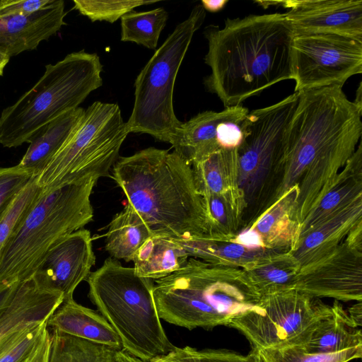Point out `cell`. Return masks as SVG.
Segmentation results:
<instances>
[{
  "label": "cell",
  "instance_id": "36",
  "mask_svg": "<svg viewBox=\"0 0 362 362\" xmlns=\"http://www.w3.org/2000/svg\"><path fill=\"white\" fill-rule=\"evenodd\" d=\"M34 177L18 196L0 222V253L16 227L23 221L40 196L42 188Z\"/></svg>",
  "mask_w": 362,
  "mask_h": 362
},
{
  "label": "cell",
  "instance_id": "1",
  "mask_svg": "<svg viewBox=\"0 0 362 362\" xmlns=\"http://www.w3.org/2000/svg\"><path fill=\"white\" fill-rule=\"evenodd\" d=\"M205 78L208 91L225 107L240 105L272 86L293 80L291 45L294 32L285 13L251 14L227 18L224 26L210 25Z\"/></svg>",
  "mask_w": 362,
  "mask_h": 362
},
{
  "label": "cell",
  "instance_id": "25",
  "mask_svg": "<svg viewBox=\"0 0 362 362\" xmlns=\"http://www.w3.org/2000/svg\"><path fill=\"white\" fill-rule=\"evenodd\" d=\"M191 167L197 189L202 196L242 194L238 187V148H220Z\"/></svg>",
  "mask_w": 362,
  "mask_h": 362
},
{
  "label": "cell",
  "instance_id": "47",
  "mask_svg": "<svg viewBox=\"0 0 362 362\" xmlns=\"http://www.w3.org/2000/svg\"><path fill=\"white\" fill-rule=\"evenodd\" d=\"M358 107L362 109V89L361 83L359 84L356 90V99L353 101Z\"/></svg>",
  "mask_w": 362,
  "mask_h": 362
},
{
  "label": "cell",
  "instance_id": "3",
  "mask_svg": "<svg viewBox=\"0 0 362 362\" xmlns=\"http://www.w3.org/2000/svg\"><path fill=\"white\" fill-rule=\"evenodd\" d=\"M298 93L275 170L281 179L267 206L297 185L310 165L334 156L351 157L362 135V109L348 99L342 88Z\"/></svg>",
  "mask_w": 362,
  "mask_h": 362
},
{
  "label": "cell",
  "instance_id": "18",
  "mask_svg": "<svg viewBox=\"0 0 362 362\" xmlns=\"http://www.w3.org/2000/svg\"><path fill=\"white\" fill-rule=\"evenodd\" d=\"M327 315L319 319L285 344L298 346L309 354H333L362 346V332L351 322L338 300Z\"/></svg>",
  "mask_w": 362,
  "mask_h": 362
},
{
  "label": "cell",
  "instance_id": "13",
  "mask_svg": "<svg viewBox=\"0 0 362 362\" xmlns=\"http://www.w3.org/2000/svg\"><path fill=\"white\" fill-rule=\"evenodd\" d=\"M293 288L314 298L362 300V231L355 229L334 251L300 267Z\"/></svg>",
  "mask_w": 362,
  "mask_h": 362
},
{
  "label": "cell",
  "instance_id": "46",
  "mask_svg": "<svg viewBox=\"0 0 362 362\" xmlns=\"http://www.w3.org/2000/svg\"><path fill=\"white\" fill-rule=\"evenodd\" d=\"M118 362H144L138 358H136L124 350L117 351Z\"/></svg>",
  "mask_w": 362,
  "mask_h": 362
},
{
  "label": "cell",
  "instance_id": "2",
  "mask_svg": "<svg viewBox=\"0 0 362 362\" xmlns=\"http://www.w3.org/2000/svg\"><path fill=\"white\" fill-rule=\"evenodd\" d=\"M112 177L153 235L209 238L203 197L192 167L175 151L148 147L120 157Z\"/></svg>",
  "mask_w": 362,
  "mask_h": 362
},
{
  "label": "cell",
  "instance_id": "35",
  "mask_svg": "<svg viewBox=\"0 0 362 362\" xmlns=\"http://www.w3.org/2000/svg\"><path fill=\"white\" fill-rule=\"evenodd\" d=\"M157 1L142 0H74V8L91 21H107L113 23L134 8L156 3Z\"/></svg>",
  "mask_w": 362,
  "mask_h": 362
},
{
  "label": "cell",
  "instance_id": "12",
  "mask_svg": "<svg viewBox=\"0 0 362 362\" xmlns=\"http://www.w3.org/2000/svg\"><path fill=\"white\" fill-rule=\"evenodd\" d=\"M291 70L295 92L342 88L362 73V41L335 33H294Z\"/></svg>",
  "mask_w": 362,
  "mask_h": 362
},
{
  "label": "cell",
  "instance_id": "24",
  "mask_svg": "<svg viewBox=\"0 0 362 362\" xmlns=\"http://www.w3.org/2000/svg\"><path fill=\"white\" fill-rule=\"evenodd\" d=\"M298 185L291 188L250 226L262 237L267 249L291 252L296 243L299 225L292 219Z\"/></svg>",
  "mask_w": 362,
  "mask_h": 362
},
{
  "label": "cell",
  "instance_id": "41",
  "mask_svg": "<svg viewBox=\"0 0 362 362\" xmlns=\"http://www.w3.org/2000/svg\"><path fill=\"white\" fill-rule=\"evenodd\" d=\"M194 348L189 346L175 348L166 355L158 357L149 362H197L194 354Z\"/></svg>",
  "mask_w": 362,
  "mask_h": 362
},
{
  "label": "cell",
  "instance_id": "10",
  "mask_svg": "<svg viewBox=\"0 0 362 362\" xmlns=\"http://www.w3.org/2000/svg\"><path fill=\"white\" fill-rule=\"evenodd\" d=\"M298 98V93L294 92L247 115L245 137L238 148V187L247 205L260 195L269 175L275 174Z\"/></svg>",
  "mask_w": 362,
  "mask_h": 362
},
{
  "label": "cell",
  "instance_id": "26",
  "mask_svg": "<svg viewBox=\"0 0 362 362\" xmlns=\"http://www.w3.org/2000/svg\"><path fill=\"white\" fill-rule=\"evenodd\" d=\"M300 267L289 251H275L243 269L260 296L293 288Z\"/></svg>",
  "mask_w": 362,
  "mask_h": 362
},
{
  "label": "cell",
  "instance_id": "4",
  "mask_svg": "<svg viewBox=\"0 0 362 362\" xmlns=\"http://www.w3.org/2000/svg\"><path fill=\"white\" fill-rule=\"evenodd\" d=\"M153 295L160 320L189 330L228 326L260 298L242 268L194 257L179 270L155 280Z\"/></svg>",
  "mask_w": 362,
  "mask_h": 362
},
{
  "label": "cell",
  "instance_id": "38",
  "mask_svg": "<svg viewBox=\"0 0 362 362\" xmlns=\"http://www.w3.org/2000/svg\"><path fill=\"white\" fill-rule=\"evenodd\" d=\"M197 362H263L259 351L252 349L247 355H240L226 350L194 349Z\"/></svg>",
  "mask_w": 362,
  "mask_h": 362
},
{
  "label": "cell",
  "instance_id": "15",
  "mask_svg": "<svg viewBox=\"0 0 362 362\" xmlns=\"http://www.w3.org/2000/svg\"><path fill=\"white\" fill-rule=\"evenodd\" d=\"M281 6L294 33H329L362 41L361 0H287Z\"/></svg>",
  "mask_w": 362,
  "mask_h": 362
},
{
  "label": "cell",
  "instance_id": "19",
  "mask_svg": "<svg viewBox=\"0 0 362 362\" xmlns=\"http://www.w3.org/2000/svg\"><path fill=\"white\" fill-rule=\"evenodd\" d=\"M362 223V198L334 214L303 238L291 252L304 267L334 251Z\"/></svg>",
  "mask_w": 362,
  "mask_h": 362
},
{
  "label": "cell",
  "instance_id": "32",
  "mask_svg": "<svg viewBox=\"0 0 362 362\" xmlns=\"http://www.w3.org/2000/svg\"><path fill=\"white\" fill-rule=\"evenodd\" d=\"M168 18V12L161 7L147 11H132L121 18V40L155 49Z\"/></svg>",
  "mask_w": 362,
  "mask_h": 362
},
{
  "label": "cell",
  "instance_id": "44",
  "mask_svg": "<svg viewBox=\"0 0 362 362\" xmlns=\"http://www.w3.org/2000/svg\"><path fill=\"white\" fill-rule=\"evenodd\" d=\"M349 318L352 325L358 328L361 326L362 322V303L358 301V303L349 308L347 312Z\"/></svg>",
  "mask_w": 362,
  "mask_h": 362
},
{
  "label": "cell",
  "instance_id": "17",
  "mask_svg": "<svg viewBox=\"0 0 362 362\" xmlns=\"http://www.w3.org/2000/svg\"><path fill=\"white\" fill-rule=\"evenodd\" d=\"M63 300L62 293L41 287L33 275L20 282L11 303L0 315V344L32 324L47 321Z\"/></svg>",
  "mask_w": 362,
  "mask_h": 362
},
{
  "label": "cell",
  "instance_id": "29",
  "mask_svg": "<svg viewBox=\"0 0 362 362\" xmlns=\"http://www.w3.org/2000/svg\"><path fill=\"white\" fill-rule=\"evenodd\" d=\"M105 249L117 260L132 261L152 233L141 216L127 204L109 223Z\"/></svg>",
  "mask_w": 362,
  "mask_h": 362
},
{
  "label": "cell",
  "instance_id": "23",
  "mask_svg": "<svg viewBox=\"0 0 362 362\" xmlns=\"http://www.w3.org/2000/svg\"><path fill=\"white\" fill-rule=\"evenodd\" d=\"M85 110L77 107L48 122L29 139L18 165L38 176L78 127Z\"/></svg>",
  "mask_w": 362,
  "mask_h": 362
},
{
  "label": "cell",
  "instance_id": "11",
  "mask_svg": "<svg viewBox=\"0 0 362 362\" xmlns=\"http://www.w3.org/2000/svg\"><path fill=\"white\" fill-rule=\"evenodd\" d=\"M331 310L319 298L291 288L260 296L228 327L239 330L258 351L289 341Z\"/></svg>",
  "mask_w": 362,
  "mask_h": 362
},
{
  "label": "cell",
  "instance_id": "42",
  "mask_svg": "<svg viewBox=\"0 0 362 362\" xmlns=\"http://www.w3.org/2000/svg\"><path fill=\"white\" fill-rule=\"evenodd\" d=\"M20 282L6 285L0 288V315L3 310L11 303L18 288Z\"/></svg>",
  "mask_w": 362,
  "mask_h": 362
},
{
  "label": "cell",
  "instance_id": "5",
  "mask_svg": "<svg viewBox=\"0 0 362 362\" xmlns=\"http://www.w3.org/2000/svg\"><path fill=\"white\" fill-rule=\"evenodd\" d=\"M86 281L89 298L119 336L124 351L149 362L175 348L156 309L153 280L108 257Z\"/></svg>",
  "mask_w": 362,
  "mask_h": 362
},
{
  "label": "cell",
  "instance_id": "34",
  "mask_svg": "<svg viewBox=\"0 0 362 362\" xmlns=\"http://www.w3.org/2000/svg\"><path fill=\"white\" fill-rule=\"evenodd\" d=\"M47 321L32 324L0 344V362H25L38 349L47 332Z\"/></svg>",
  "mask_w": 362,
  "mask_h": 362
},
{
  "label": "cell",
  "instance_id": "6",
  "mask_svg": "<svg viewBox=\"0 0 362 362\" xmlns=\"http://www.w3.org/2000/svg\"><path fill=\"white\" fill-rule=\"evenodd\" d=\"M97 179L42 189L0 253V288L28 279L48 250L93 221Z\"/></svg>",
  "mask_w": 362,
  "mask_h": 362
},
{
  "label": "cell",
  "instance_id": "16",
  "mask_svg": "<svg viewBox=\"0 0 362 362\" xmlns=\"http://www.w3.org/2000/svg\"><path fill=\"white\" fill-rule=\"evenodd\" d=\"M64 6L63 0H51L34 13L0 18V52L11 58L35 49L64 24Z\"/></svg>",
  "mask_w": 362,
  "mask_h": 362
},
{
  "label": "cell",
  "instance_id": "31",
  "mask_svg": "<svg viewBox=\"0 0 362 362\" xmlns=\"http://www.w3.org/2000/svg\"><path fill=\"white\" fill-rule=\"evenodd\" d=\"M47 362H118L117 351L52 329Z\"/></svg>",
  "mask_w": 362,
  "mask_h": 362
},
{
  "label": "cell",
  "instance_id": "39",
  "mask_svg": "<svg viewBox=\"0 0 362 362\" xmlns=\"http://www.w3.org/2000/svg\"><path fill=\"white\" fill-rule=\"evenodd\" d=\"M51 0H0V18L35 12Z\"/></svg>",
  "mask_w": 362,
  "mask_h": 362
},
{
  "label": "cell",
  "instance_id": "14",
  "mask_svg": "<svg viewBox=\"0 0 362 362\" xmlns=\"http://www.w3.org/2000/svg\"><path fill=\"white\" fill-rule=\"evenodd\" d=\"M95 262L90 233L82 228L52 245L33 276L41 287L62 293L65 300L73 298L75 289L87 279Z\"/></svg>",
  "mask_w": 362,
  "mask_h": 362
},
{
  "label": "cell",
  "instance_id": "43",
  "mask_svg": "<svg viewBox=\"0 0 362 362\" xmlns=\"http://www.w3.org/2000/svg\"><path fill=\"white\" fill-rule=\"evenodd\" d=\"M49 332L47 331L44 339L33 356L25 362H47L49 346Z\"/></svg>",
  "mask_w": 362,
  "mask_h": 362
},
{
  "label": "cell",
  "instance_id": "28",
  "mask_svg": "<svg viewBox=\"0 0 362 362\" xmlns=\"http://www.w3.org/2000/svg\"><path fill=\"white\" fill-rule=\"evenodd\" d=\"M189 257L205 262L243 269L254 261L275 251L272 249L251 250L233 240L207 238L174 239Z\"/></svg>",
  "mask_w": 362,
  "mask_h": 362
},
{
  "label": "cell",
  "instance_id": "20",
  "mask_svg": "<svg viewBox=\"0 0 362 362\" xmlns=\"http://www.w3.org/2000/svg\"><path fill=\"white\" fill-rule=\"evenodd\" d=\"M360 198H362L361 141L331 187L300 223L294 247L309 232Z\"/></svg>",
  "mask_w": 362,
  "mask_h": 362
},
{
  "label": "cell",
  "instance_id": "30",
  "mask_svg": "<svg viewBox=\"0 0 362 362\" xmlns=\"http://www.w3.org/2000/svg\"><path fill=\"white\" fill-rule=\"evenodd\" d=\"M206 216L209 238L230 240L238 233L244 208L247 206L240 193L202 196Z\"/></svg>",
  "mask_w": 362,
  "mask_h": 362
},
{
  "label": "cell",
  "instance_id": "21",
  "mask_svg": "<svg viewBox=\"0 0 362 362\" xmlns=\"http://www.w3.org/2000/svg\"><path fill=\"white\" fill-rule=\"evenodd\" d=\"M47 327L61 332L112 348L123 350L121 340L99 313L65 299L47 320Z\"/></svg>",
  "mask_w": 362,
  "mask_h": 362
},
{
  "label": "cell",
  "instance_id": "27",
  "mask_svg": "<svg viewBox=\"0 0 362 362\" xmlns=\"http://www.w3.org/2000/svg\"><path fill=\"white\" fill-rule=\"evenodd\" d=\"M189 258L185 250L174 239L151 235L132 261L137 275L155 281L182 268Z\"/></svg>",
  "mask_w": 362,
  "mask_h": 362
},
{
  "label": "cell",
  "instance_id": "40",
  "mask_svg": "<svg viewBox=\"0 0 362 362\" xmlns=\"http://www.w3.org/2000/svg\"><path fill=\"white\" fill-rule=\"evenodd\" d=\"M230 240L251 250L265 248L260 235L250 226L247 227L240 232H238Z\"/></svg>",
  "mask_w": 362,
  "mask_h": 362
},
{
  "label": "cell",
  "instance_id": "22",
  "mask_svg": "<svg viewBox=\"0 0 362 362\" xmlns=\"http://www.w3.org/2000/svg\"><path fill=\"white\" fill-rule=\"evenodd\" d=\"M230 110L231 107H227L220 112L207 110L198 113L187 122H182L169 144L191 165L220 149L218 126Z\"/></svg>",
  "mask_w": 362,
  "mask_h": 362
},
{
  "label": "cell",
  "instance_id": "9",
  "mask_svg": "<svg viewBox=\"0 0 362 362\" xmlns=\"http://www.w3.org/2000/svg\"><path fill=\"white\" fill-rule=\"evenodd\" d=\"M117 104L96 101L73 134L37 177L42 189L110 176L129 134Z\"/></svg>",
  "mask_w": 362,
  "mask_h": 362
},
{
  "label": "cell",
  "instance_id": "45",
  "mask_svg": "<svg viewBox=\"0 0 362 362\" xmlns=\"http://www.w3.org/2000/svg\"><path fill=\"white\" fill-rule=\"evenodd\" d=\"M228 2V0H202L201 5L205 11L216 13L221 11Z\"/></svg>",
  "mask_w": 362,
  "mask_h": 362
},
{
  "label": "cell",
  "instance_id": "48",
  "mask_svg": "<svg viewBox=\"0 0 362 362\" xmlns=\"http://www.w3.org/2000/svg\"><path fill=\"white\" fill-rule=\"evenodd\" d=\"M10 58L0 52V76L3 75L4 69L8 64Z\"/></svg>",
  "mask_w": 362,
  "mask_h": 362
},
{
  "label": "cell",
  "instance_id": "37",
  "mask_svg": "<svg viewBox=\"0 0 362 362\" xmlns=\"http://www.w3.org/2000/svg\"><path fill=\"white\" fill-rule=\"evenodd\" d=\"M34 177L33 173L18 164L0 168V222Z\"/></svg>",
  "mask_w": 362,
  "mask_h": 362
},
{
  "label": "cell",
  "instance_id": "7",
  "mask_svg": "<svg viewBox=\"0 0 362 362\" xmlns=\"http://www.w3.org/2000/svg\"><path fill=\"white\" fill-rule=\"evenodd\" d=\"M103 65L96 53L71 52L49 64L38 81L0 115V144L15 148L28 143L43 126L78 107L103 84Z\"/></svg>",
  "mask_w": 362,
  "mask_h": 362
},
{
  "label": "cell",
  "instance_id": "8",
  "mask_svg": "<svg viewBox=\"0 0 362 362\" xmlns=\"http://www.w3.org/2000/svg\"><path fill=\"white\" fill-rule=\"evenodd\" d=\"M206 11L195 6L180 23L137 76L134 103L129 120V132L147 134L170 143L181 125L173 107V90L180 66L194 33L204 21Z\"/></svg>",
  "mask_w": 362,
  "mask_h": 362
},
{
  "label": "cell",
  "instance_id": "33",
  "mask_svg": "<svg viewBox=\"0 0 362 362\" xmlns=\"http://www.w3.org/2000/svg\"><path fill=\"white\" fill-rule=\"evenodd\" d=\"M263 362H349L362 356V346L333 354H309L298 346L284 344L258 350Z\"/></svg>",
  "mask_w": 362,
  "mask_h": 362
}]
</instances>
